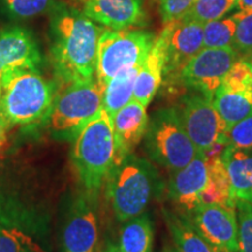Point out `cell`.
Wrapping results in <instances>:
<instances>
[{
  "label": "cell",
  "instance_id": "1",
  "mask_svg": "<svg viewBox=\"0 0 252 252\" xmlns=\"http://www.w3.org/2000/svg\"><path fill=\"white\" fill-rule=\"evenodd\" d=\"M49 12L50 56L58 77L65 84L93 80L105 30L69 5L54 4Z\"/></svg>",
  "mask_w": 252,
  "mask_h": 252
},
{
  "label": "cell",
  "instance_id": "2",
  "mask_svg": "<svg viewBox=\"0 0 252 252\" xmlns=\"http://www.w3.org/2000/svg\"><path fill=\"white\" fill-rule=\"evenodd\" d=\"M161 189L153 163L132 153L113 166L105 191L116 219L123 223L145 213Z\"/></svg>",
  "mask_w": 252,
  "mask_h": 252
},
{
  "label": "cell",
  "instance_id": "3",
  "mask_svg": "<svg viewBox=\"0 0 252 252\" xmlns=\"http://www.w3.org/2000/svg\"><path fill=\"white\" fill-rule=\"evenodd\" d=\"M55 96L54 84L40 70L8 72L0 87V112L8 125L37 124L49 117Z\"/></svg>",
  "mask_w": 252,
  "mask_h": 252
},
{
  "label": "cell",
  "instance_id": "4",
  "mask_svg": "<svg viewBox=\"0 0 252 252\" xmlns=\"http://www.w3.org/2000/svg\"><path fill=\"white\" fill-rule=\"evenodd\" d=\"M74 139L72 166L87 191L94 194L106 181L116 163L111 117L102 109Z\"/></svg>",
  "mask_w": 252,
  "mask_h": 252
},
{
  "label": "cell",
  "instance_id": "5",
  "mask_svg": "<svg viewBox=\"0 0 252 252\" xmlns=\"http://www.w3.org/2000/svg\"><path fill=\"white\" fill-rule=\"evenodd\" d=\"M144 139L149 157L167 171L184 168L200 154L182 124L178 108L153 112Z\"/></svg>",
  "mask_w": 252,
  "mask_h": 252
},
{
  "label": "cell",
  "instance_id": "6",
  "mask_svg": "<svg viewBox=\"0 0 252 252\" xmlns=\"http://www.w3.org/2000/svg\"><path fill=\"white\" fill-rule=\"evenodd\" d=\"M104 87L96 77L72 82L56 94L49 122L55 135L75 138L83 126L103 109Z\"/></svg>",
  "mask_w": 252,
  "mask_h": 252
},
{
  "label": "cell",
  "instance_id": "7",
  "mask_svg": "<svg viewBox=\"0 0 252 252\" xmlns=\"http://www.w3.org/2000/svg\"><path fill=\"white\" fill-rule=\"evenodd\" d=\"M156 37L145 31L105 30L98 41L94 77L105 84L126 69L143 64Z\"/></svg>",
  "mask_w": 252,
  "mask_h": 252
},
{
  "label": "cell",
  "instance_id": "8",
  "mask_svg": "<svg viewBox=\"0 0 252 252\" xmlns=\"http://www.w3.org/2000/svg\"><path fill=\"white\" fill-rule=\"evenodd\" d=\"M179 109L186 131L198 153L208 156L214 147L222 145L228 130L225 122L214 105L213 99L201 94L186 96Z\"/></svg>",
  "mask_w": 252,
  "mask_h": 252
},
{
  "label": "cell",
  "instance_id": "9",
  "mask_svg": "<svg viewBox=\"0 0 252 252\" xmlns=\"http://www.w3.org/2000/svg\"><path fill=\"white\" fill-rule=\"evenodd\" d=\"M237 59V52L232 47L203 48L182 68L180 80L189 89L214 99L223 78Z\"/></svg>",
  "mask_w": 252,
  "mask_h": 252
},
{
  "label": "cell",
  "instance_id": "10",
  "mask_svg": "<svg viewBox=\"0 0 252 252\" xmlns=\"http://www.w3.org/2000/svg\"><path fill=\"white\" fill-rule=\"evenodd\" d=\"M99 228L93 193L76 197L65 217L61 252H98Z\"/></svg>",
  "mask_w": 252,
  "mask_h": 252
},
{
  "label": "cell",
  "instance_id": "11",
  "mask_svg": "<svg viewBox=\"0 0 252 252\" xmlns=\"http://www.w3.org/2000/svg\"><path fill=\"white\" fill-rule=\"evenodd\" d=\"M189 219L213 248L238 251V220L236 206L201 203Z\"/></svg>",
  "mask_w": 252,
  "mask_h": 252
},
{
  "label": "cell",
  "instance_id": "12",
  "mask_svg": "<svg viewBox=\"0 0 252 252\" xmlns=\"http://www.w3.org/2000/svg\"><path fill=\"white\" fill-rule=\"evenodd\" d=\"M208 185V157L200 153L184 168L172 172L167 187L168 198L178 208V212L189 215L203 202Z\"/></svg>",
  "mask_w": 252,
  "mask_h": 252
},
{
  "label": "cell",
  "instance_id": "13",
  "mask_svg": "<svg viewBox=\"0 0 252 252\" xmlns=\"http://www.w3.org/2000/svg\"><path fill=\"white\" fill-rule=\"evenodd\" d=\"M161 35L165 41V70L163 75L176 74L202 50L203 24L178 20L165 25Z\"/></svg>",
  "mask_w": 252,
  "mask_h": 252
},
{
  "label": "cell",
  "instance_id": "14",
  "mask_svg": "<svg viewBox=\"0 0 252 252\" xmlns=\"http://www.w3.org/2000/svg\"><path fill=\"white\" fill-rule=\"evenodd\" d=\"M42 54L32 32L23 27L0 31V87L8 72L32 69L40 70Z\"/></svg>",
  "mask_w": 252,
  "mask_h": 252
},
{
  "label": "cell",
  "instance_id": "15",
  "mask_svg": "<svg viewBox=\"0 0 252 252\" xmlns=\"http://www.w3.org/2000/svg\"><path fill=\"white\" fill-rule=\"evenodd\" d=\"M111 119L117 163L133 153L138 144L144 139L149 124V115L146 106L138 100L132 99L124 108L116 112Z\"/></svg>",
  "mask_w": 252,
  "mask_h": 252
},
{
  "label": "cell",
  "instance_id": "16",
  "mask_svg": "<svg viewBox=\"0 0 252 252\" xmlns=\"http://www.w3.org/2000/svg\"><path fill=\"white\" fill-rule=\"evenodd\" d=\"M83 13L100 26L127 30L144 21L141 0H82Z\"/></svg>",
  "mask_w": 252,
  "mask_h": 252
},
{
  "label": "cell",
  "instance_id": "17",
  "mask_svg": "<svg viewBox=\"0 0 252 252\" xmlns=\"http://www.w3.org/2000/svg\"><path fill=\"white\" fill-rule=\"evenodd\" d=\"M220 157L228 171L232 202L252 206V149L224 146Z\"/></svg>",
  "mask_w": 252,
  "mask_h": 252
},
{
  "label": "cell",
  "instance_id": "18",
  "mask_svg": "<svg viewBox=\"0 0 252 252\" xmlns=\"http://www.w3.org/2000/svg\"><path fill=\"white\" fill-rule=\"evenodd\" d=\"M165 41L161 34L156 37L152 48L141 64L135 78L133 99L147 106L156 96L165 70Z\"/></svg>",
  "mask_w": 252,
  "mask_h": 252
},
{
  "label": "cell",
  "instance_id": "19",
  "mask_svg": "<svg viewBox=\"0 0 252 252\" xmlns=\"http://www.w3.org/2000/svg\"><path fill=\"white\" fill-rule=\"evenodd\" d=\"M162 213L176 252H214L212 245L198 232L188 215L169 209H163Z\"/></svg>",
  "mask_w": 252,
  "mask_h": 252
},
{
  "label": "cell",
  "instance_id": "20",
  "mask_svg": "<svg viewBox=\"0 0 252 252\" xmlns=\"http://www.w3.org/2000/svg\"><path fill=\"white\" fill-rule=\"evenodd\" d=\"M154 242L153 222L147 214L123 222L119 230V252H152Z\"/></svg>",
  "mask_w": 252,
  "mask_h": 252
},
{
  "label": "cell",
  "instance_id": "21",
  "mask_svg": "<svg viewBox=\"0 0 252 252\" xmlns=\"http://www.w3.org/2000/svg\"><path fill=\"white\" fill-rule=\"evenodd\" d=\"M213 103L229 128L252 115V89H229L220 86Z\"/></svg>",
  "mask_w": 252,
  "mask_h": 252
},
{
  "label": "cell",
  "instance_id": "22",
  "mask_svg": "<svg viewBox=\"0 0 252 252\" xmlns=\"http://www.w3.org/2000/svg\"><path fill=\"white\" fill-rule=\"evenodd\" d=\"M141 65L126 69L112 77L104 87L103 109L110 117L133 99L134 84Z\"/></svg>",
  "mask_w": 252,
  "mask_h": 252
},
{
  "label": "cell",
  "instance_id": "23",
  "mask_svg": "<svg viewBox=\"0 0 252 252\" xmlns=\"http://www.w3.org/2000/svg\"><path fill=\"white\" fill-rule=\"evenodd\" d=\"M0 252H46L34 232L17 220L0 217Z\"/></svg>",
  "mask_w": 252,
  "mask_h": 252
},
{
  "label": "cell",
  "instance_id": "24",
  "mask_svg": "<svg viewBox=\"0 0 252 252\" xmlns=\"http://www.w3.org/2000/svg\"><path fill=\"white\" fill-rule=\"evenodd\" d=\"M208 157L209 185L203 196L202 203H223L236 206L230 195V180L228 171L220 157Z\"/></svg>",
  "mask_w": 252,
  "mask_h": 252
},
{
  "label": "cell",
  "instance_id": "25",
  "mask_svg": "<svg viewBox=\"0 0 252 252\" xmlns=\"http://www.w3.org/2000/svg\"><path fill=\"white\" fill-rule=\"evenodd\" d=\"M237 20L235 17L210 21L203 26L204 48H234Z\"/></svg>",
  "mask_w": 252,
  "mask_h": 252
},
{
  "label": "cell",
  "instance_id": "26",
  "mask_svg": "<svg viewBox=\"0 0 252 252\" xmlns=\"http://www.w3.org/2000/svg\"><path fill=\"white\" fill-rule=\"evenodd\" d=\"M237 5V0H197L180 20L207 24L222 19Z\"/></svg>",
  "mask_w": 252,
  "mask_h": 252
},
{
  "label": "cell",
  "instance_id": "27",
  "mask_svg": "<svg viewBox=\"0 0 252 252\" xmlns=\"http://www.w3.org/2000/svg\"><path fill=\"white\" fill-rule=\"evenodd\" d=\"M54 0H0L2 11L15 20H27L49 11Z\"/></svg>",
  "mask_w": 252,
  "mask_h": 252
},
{
  "label": "cell",
  "instance_id": "28",
  "mask_svg": "<svg viewBox=\"0 0 252 252\" xmlns=\"http://www.w3.org/2000/svg\"><path fill=\"white\" fill-rule=\"evenodd\" d=\"M234 17L237 20L234 49L238 56L252 58V11H238Z\"/></svg>",
  "mask_w": 252,
  "mask_h": 252
},
{
  "label": "cell",
  "instance_id": "29",
  "mask_svg": "<svg viewBox=\"0 0 252 252\" xmlns=\"http://www.w3.org/2000/svg\"><path fill=\"white\" fill-rule=\"evenodd\" d=\"M223 146L252 149V115L230 126L224 133Z\"/></svg>",
  "mask_w": 252,
  "mask_h": 252
},
{
  "label": "cell",
  "instance_id": "30",
  "mask_svg": "<svg viewBox=\"0 0 252 252\" xmlns=\"http://www.w3.org/2000/svg\"><path fill=\"white\" fill-rule=\"evenodd\" d=\"M238 220V252H252V206L236 203Z\"/></svg>",
  "mask_w": 252,
  "mask_h": 252
},
{
  "label": "cell",
  "instance_id": "31",
  "mask_svg": "<svg viewBox=\"0 0 252 252\" xmlns=\"http://www.w3.org/2000/svg\"><path fill=\"white\" fill-rule=\"evenodd\" d=\"M196 1L197 0H160V14L163 24L180 20Z\"/></svg>",
  "mask_w": 252,
  "mask_h": 252
},
{
  "label": "cell",
  "instance_id": "32",
  "mask_svg": "<svg viewBox=\"0 0 252 252\" xmlns=\"http://www.w3.org/2000/svg\"><path fill=\"white\" fill-rule=\"evenodd\" d=\"M7 128L8 123L6 122L4 116L0 112V150L5 146L7 143Z\"/></svg>",
  "mask_w": 252,
  "mask_h": 252
},
{
  "label": "cell",
  "instance_id": "33",
  "mask_svg": "<svg viewBox=\"0 0 252 252\" xmlns=\"http://www.w3.org/2000/svg\"><path fill=\"white\" fill-rule=\"evenodd\" d=\"M236 7L239 11H252V0H237Z\"/></svg>",
  "mask_w": 252,
  "mask_h": 252
},
{
  "label": "cell",
  "instance_id": "34",
  "mask_svg": "<svg viewBox=\"0 0 252 252\" xmlns=\"http://www.w3.org/2000/svg\"><path fill=\"white\" fill-rule=\"evenodd\" d=\"M98 252H100V251L98 250ZM102 252H119V250H118L117 245L113 244V243H109Z\"/></svg>",
  "mask_w": 252,
  "mask_h": 252
},
{
  "label": "cell",
  "instance_id": "35",
  "mask_svg": "<svg viewBox=\"0 0 252 252\" xmlns=\"http://www.w3.org/2000/svg\"><path fill=\"white\" fill-rule=\"evenodd\" d=\"M214 252H238V251H229V250H224V249H217V248H213Z\"/></svg>",
  "mask_w": 252,
  "mask_h": 252
},
{
  "label": "cell",
  "instance_id": "36",
  "mask_svg": "<svg viewBox=\"0 0 252 252\" xmlns=\"http://www.w3.org/2000/svg\"><path fill=\"white\" fill-rule=\"evenodd\" d=\"M163 252H176V250H175V249H173V248H165Z\"/></svg>",
  "mask_w": 252,
  "mask_h": 252
}]
</instances>
